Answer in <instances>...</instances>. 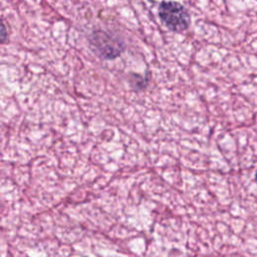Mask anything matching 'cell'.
Instances as JSON below:
<instances>
[{
  "label": "cell",
  "instance_id": "obj_3",
  "mask_svg": "<svg viewBox=\"0 0 257 257\" xmlns=\"http://www.w3.org/2000/svg\"><path fill=\"white\" fill-rule=\"evenodd\" d=\"M255 181H256V183H257V172H256V175H255Z\"/></svg>",
  "mask_w": 257,
  "mask_h": 257
},
{
  "label": "cell",
  "instance_id": "obj_1",
  "mask_svg": "<svg viewBox=\"0 0 257 257\" xmlns=\"http://www.w3.org/2000/svg\"><path fill=\"white\" fill-rule=\"evenodd\" d=\"M159 14L165 25L175 32H182L189 27V14L180 3L163 2L159 8Z\"/></svg>",
  "mask_w": 257,
  "mask_h": 257
},
{
  "label": "cell",
  "instance_id": "obj_2",
  "mask_svg": "<svg viewBox=\"0 0 257 257\" xmlns=\"http://www.w3.org/2000/svg\"><path fill=\"white\" fill-rule=\"evenodd\" d=\"M91 45L95 53L104 59L115 58L123 50V44L119 40L105 33H95L91 39Z\"/></svg>",
  "mask_w": 257,
  "mask_h": 257
}]
</instances>
